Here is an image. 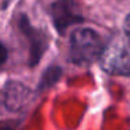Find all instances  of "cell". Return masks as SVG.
<instances>
[{
	"mask_svg": "<svg viewBox=\"0 0 130 130\" xmlns=\"http://www.w3.org/2000/svg\"><path fill=\"white\" fill-rule=\"evenodd\" d=\"M104 42L94 29L78 28L71 34L69 43V56L74 64L87 66L101 57Z\"/></svg>",
	"mask_w": 130,
	"mask_h": 130,
	"instance_id": "6da1fadb",
	"label": "cell"
},
{
	"mask_svg": "<svg viewBox=\"0 0 130 130\" xmlns=\"http://www.w3.org/2000/svg\"><path fill=\"white\" fill-rule=\"evenodd\" d=\"M101 66L110 74H130V41L126 37L110 39L101 53Z\"/></svg>",
	"mask_w": 130,
	"mask_h": 130,
	"instance_id": "7a4b0ae2",
	"label": "cell"
},
{
	"mask_svg": "<svg viewBox=\"0 0 130 130\" xmlns=\"http://www.w3.org/2000/svg\"><path fill=\"white\" fill-rule=\"evenodd\" d=\"M51 15L53 25L63 34L69 27L83 21V15L76 0H55L51 6Z\"/></svg>",
	"mask_w": 130,
	"mask_h": 130,
	"instance_id": "3957f363",
	"label": "cell"
},
{
	"mask_svg": "<svg viewBox=\"0 0 130 130\" xmlns=\"http://www.w3.org/2000/svg\"><path fill=\"white\" fill-rule=\"evenodd\" d=\"M18 28L28 43V62L29 66H34L39 62L42 55L48 48V38L41 29L31 25L29 20L25 15H21L18 21Z\"/></svg>",
	"mask_w": 130,
	"mask_h": 130,
	"instance_id": "277c9868",
	"label": "cell"
},
{
	"mask_svg": "<svg viewBox=\"0 0 130 130\" xmlns=\"http://www.w3.org/2000/svg\"><path fill=\"white\" fill-rule=\"evenodd\" d=\"M32 92L18 81H9L0 91V104L7 112H20L28 105Z\"/></svg>",
	"mask_w": 130,
	"mask_h": 130,
	"instance_id": "5b68a950",
	"label": "cell"
},
{
	"mask_svg": "<svg viewBox=\"0 0 130 130\" xmlns=\"http://www.w3.org/2000/svg\"><path fill=\"white\" fill-rule=\"evenodd\" d=\"M62 76V69L60 67H49L48 70L43 73L42 78L39 81V87H38V91H43L46 88L52 87L57 80Z\"/></svg>",
	"mask_w": 130,
	"mask_h": 130,
	"instance_id": "8992f818",
	"label": "cell"
},
{
	"mask_svg": "<svg viewBox=\"0 0 130 130\" xmlns=\"http://www.w3.org/2000/svg\"><path fill=\"white\" fill-rule=\"evenodd\" d=\"M18 122L15 120H3L0 122V130H17Z\"/></svg>",
	"mask_w": 130,
	"mask_h": 130,
	"instance_id": "52a82bcc",
	"label": "cell"
},
{
	"mask_svg": "<svg viewBox=\"0 0 130 130\" xmlns=\"http://www.w3.org/2000/svg\"><path fill=\"white\" fill-rule=\"evenodd\" d=\"M7 57H9V52H7L6 46H4L3 43L0 42V67H2L4 63H6Z\"/></svg>",
	"mask_w": 130,
	"mask_h": 130,
	"instance_id": "ba28073f",
	"label": "cell"
},
{
	"mask_svg": "<svg viewBox=\"0 0 130 130\" xmlns=\"http://www.w3.org/2000/svg\"><path fill=\"white\" fill-rule=\"evenodd\" d=\"M124 34H126V38L130 41V14L124 20Z\"/></svg>",
	"mask_w": 130,
	"mask_h": 130,
	"instance_id": "9c48e42d",
	"label": "cell"
}]
</instances>
